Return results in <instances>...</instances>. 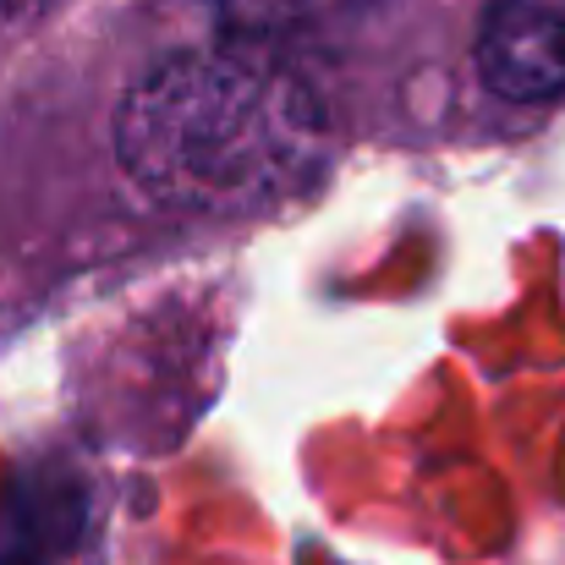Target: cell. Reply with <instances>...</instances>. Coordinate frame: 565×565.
Returning a JSON list of instances; mask_svg holds the SVG:
<instances>
[{"label": "cell", "mask_w": 565, "mask_h": 565, "mask_svg": "<svg viewBox=\"0 0 565 565\" xmlns=\"http://www.w3.org/2000/svg\"><path fill=\"white\" fill-rule=\"evenodd\" d=\"M478 72L516 105L565 94V0H494L478 28Z\"/></svg>", "instance_id": "cell-2"}, {"label": "cell", "mask_w": 565, "mask_h": 565, "mask_svg": "<svg viewBox=\"0 0 565 565\" xmlns=\"http://www.w3.org/2000/svg\"><path fill=\"white\" fill-rule=\"evenodd\" d=\"M83 527V494L55 478L33 472L0 489V565H61Z\"/></svg>", "instance_id": "cell-3"}, {"label": "cell", "mask_w": 565, "mask_h": 565, "mask_svg": "<svg viewBox=\"0 0 565 565\" xmlns=\"http://www.w3.org/2000/svg\"><path fill=\"white\" fill-rule=\"evenodd\" d=\"M132 188L182 214H258L297 198L330 154L319 94L247 44L149 66L116 110Z\"/></svg>", "instance_id": "cell-1"}]
</instances>
